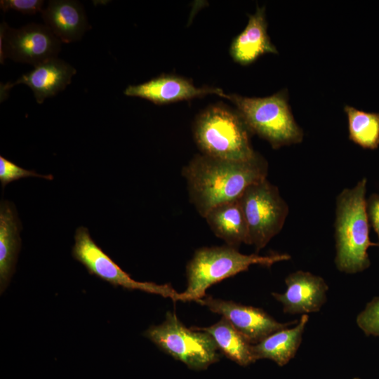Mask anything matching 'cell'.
Segmentation results:
<instances>
[{"instance_id":"obj_1","label":"cell","mask_w":379,"mask_h":379,"mask_svg":"<svg viewBox=\"0 0 379 379\" xmlns=\"http://www.w3.org/2000/svg\"><path fill=\"white\" fill-rule=\"evenodd\" d=\"M268 162L258 153L249 159L230 161L196 154L182 168L188 195L204 218L213 207L239 199L250 185L266 179Z\"/></svg>"},{"instance_id":"obj_2","label":"cell","mask_w":379,"mask_h":379,"mask_svg":"<svg viewBox=\"0 0 379 379\" xmlns=\"http://www.w3.org/2000/svg\"><path fill=\"white\" fill-rule=\"evenodd\" d=\"M367 179L345 188L335 201V240L336 268L347 274L368 269V248L378 246L369 238V219L366 199Z\"/></svg>"},{"instance_id":"obj_3","label":"cell","mask_w":379,"mask_h":379,"mask_svg":"<svg viewBox=\"0 0 379 379\" xmlns=\"http://www.w3.org/2000/svg\"><path fill=\"white\" fill-rule=\"evenodd\" d=\"M194 140L202 154L230 161H244L255 152L253 135L236 109L217 102L210 105L195 118Z\"/></svg>"},{"instance_id":"obj_4","label":"cell","mask_w":379,"mask_h":379,"mask_svg":"<svg viewBox=\"0 0 379 379\" xmlns=\"http://www.w3.org/2000/svg\"><path fill=\"white\" fill-rule=\"evenodd\" d=\"M291 258L288 253L246 255L228 245L199 248L187 265V288L180 293L179 300L196 302L206 295L211 286L248 270L252 265L269 267Z\"/></svg>"},{"instance_id":"obj_5","label":"cell","mask_w":379,"mask_h":379,"mask_svg":"<svg viewBox=\"0 0 379 379\" xmlns=\"http://www.w3.org/2000/svg\"><path fill=\"white\" fill-rule=\"evenodd\" d=\"M221 97L234 104L251 133L267 141L273 149L302 141L304 133L291 112L286 88L263 98L225 93Z\"/></svg>"},{"instance_id":"obj_6","label":"cell","mask_w":379,"mask_h":379,"mask_svg":"<svg viewBox=\"0 0 379 379\" xmlns=\"http://www.w3.org/2000/svg\"><path fill=\"white\" fill-rule=\"evenodd\" d=\"M144 335L162 352L192 370L206 369L220 359L212 336L206 331L187 328L174 312L168 311L165 320L150 326Z\"/></svg>"},{"instance_id":"obj_7","label":"cell","mask_w":379,"mask_h":379,"mask_svg":"<svg viewBox=\"0 0 379 379\" xmlns=\"http://www.w3.org/2000/svg\"><path fill=\"white\" fill-rule=\"evenodd\" d=\"M248 232V244L258 252L282 230L288 206L267 178L248 187L239 198Z\"/></svg>"},{"instance_id":"obj_8","label":"cell","mask_w":379,"mask_h":379,"mask_svg":"<svg viewBox=\"0 0 379 379\" xmlns=\"http://www.w3.org/2000/svg\"><path fill=\"white\" fill-rule=\"evenodd\" d=\"M74 241L72 256L81 262L91 274L114 286L160 295L164 298H170L174 302L179 300L180 293L170 284L160 285L153 282L138 281L132 279L95 244L87 228L82 226L78 227Z\"/></svg>"},{"instance_id":"obj_9","label":"cell","mask_w":379,"mask_h":379,"mask_svg":"<svg viewBox=\"0 0 379 379\" xmlns=\"http://www.w3.org/2000/svg\"><path fill=\"white\" fill-rule=\"evenodd\" d=\"M0 55L6 58L34 67L57 58L61 41L45 25L31 23L19 29L1 25Z\"/></svg>"},{"instance_id":"obj_10","label":"cell","mask_w":379,"mask_h":379,"mask_svg":"<svg viewBox=\"0 0 379 379\" xmlns=\"http://www.w3.org/2000/svg\"><path fill=\"white\" fill-rule=\"evenodd\" d=\"M196 302L206 306L211 312L221 314L252 345L298 322L280 323L262 309L214 298L210 295H206Z\"/></svg>"},{"instance_id":"obj_11","label":"cell","mask_w":379,"mask_h":379,"mask_svg":"<svg viewBox=\"0 0 379 379\" xmlns=\"http://www.w3.org/2000/svg\"><path fill=\"white\" fill-rule=\"evenodd\" d=\"M223 93L219 88L197 87L192 80L171 74H162L144 83L129 85L124 91L127 96L140 98L158 105L190 100L210 94L221 97Z\"/></svg>"},{"instance_id":"obj_12","label":"cell","mask_w":379,"mask_h":379,"mask_svg":"<svg viewBox=\"0 0 379 379\" xmlns=\"http://www.w3.org/2000/svg\"><path fill=\"white\" fill-rule=\"evenodd\" d=\"M286 289L272 296L283 305L284 313L307 314L319 312L326 303L328 286L320 276L298 270L285 279Z\"/></svg>"},{"instance_id":"obj_13","label":"cell","mask_w":379,"mask_h":379,"mask_svg":"<svg viewBox=\"0 0 379 379\" xmlns=\"http://www.w3.org/2000/svg\"><path fill=\"white\" fill-rule=\"evenodd\" d=\"M76 73V69L65 60L58 58L50 59L34 66V69L22 74L16 81L1 86V100L9 89L24 84L31 88L37 103L41 104L45 99L64 90Z\"/></svg>"},{"instance_id":"obj_14","label":"cell","mask_w":379,"mask_h":379,"mask_svg":"<svg viewBox=\"0 0 379 379\" xmlns=\"http://www.w3.org/2000/svg\"><path fill=\"white\" fill-rule=\"evenodd\" d=\"M267 53L279 52L267 34L265 7L258 6L255 12L248 15L245 28L232 39L230 54L235 62L246 66Z\"/></svg>"},{"instance_id":"obj_15","label":"cell","mask_w":379,"mask_h":379,"mask_svg":"<svg viewBox=\"0 0 379 379\" xmlns=\"http://www.w3.org/2000/svg\"><path fill=\"white\" fill-rule=\"evenodd\" d=\"M41 17L45 25L64 43L79 41L89 27L84 7L77 1H49Z\"/></svg>"},{"instance_id":"obj_16","label":"cell","mask_w":379,"mask_h":379,"mask_svg":"<svg viewBox=\"0 0 379 379\" xmlns=\"http://www.w3.org/2000/svg\"><path fill=\"white\" fill-rule=\"evenodd\" d=\"M204 218L226 245L238 248L243 243L248 244L247 223L239 199L217 205Z\"/></svg>"},{"instance_id":"obj_17","label":"cell","mask_w":379,"mask_h":379,"mask_svg":"<svg viewBox=\"0 0 379 379\" xmlns=\"http://www.w3.org/2000/svg\"><path fill=\"white\" fill-rule=\"evenodd\" d=\"M308 314H302L296 324L291 328L279 330L260 343L253 345L252 349L255 360L267 359L282 366L292 359L302 339Z\"/></svg>"},{"instance_id":"obj_18","label":"cell","mask_w":379,"mask_h":379,"mask_svg":"<svg viewBox=\"0 0 379 379\" xmlns=\"http://www.w3.org/2000/svg\"><path fill=\"white\" fill-rule=\"evenodd\" d=\"M20 222L13 206L7 201L0 207V286L2 293L13 272L20 246Z\"/></svg>"},{"instance_id":"obj_19","label":"cell","mask_w":379,"mask_h":379,"mask_svg":"<svg viewBox=\"0 0 379 379\" xmlns=\"http://www.w3.org/2000/svg\"><path fill=\"white\" fill-rule=\"evenodd\" d=\"M193 328L209 333L218 350L237 364L246 366L256 361L253 345L224 317L208 327Z\"/></svg>"},{"instance_id":"obj_20","label":"cell","mask_w":379,"mask_h":379,"mask_svg":"<svg viewBox=\"0 0 379 379\" xmlns=\"http://www.w3.org/2000/svg\"><path fill=\"white\" fill-rule=\"evenodd\" d=\"M344 111L348 122L349 139L362 148L375 149L379 146V113L368 112L350 105Z\"/></svg>"},{"instance_id":"obj_21","label":"cell","mask_w":379,"mask_h":379,"mask_svg":"<svg viewBox=\"0 0 379 379\" xmlns=\"http://www.w3.org/2000/svg\"><path fill=\"white\" fill-rule=\"evenodd\" d=\"M358 327L366 335L379 337V297H374L356 319Z\"/></svg>"},{"instance_id":"obj_22","label":"cell","mask_w":379,"mask_h":379,"mask_svg":"<svg viewBox=\"0 0 379 379\" xmlns=\"http://www.w3.org/2000/svg\"><path fill=\"white\" fill-rule=\"evenodd\" d=\"M26 177H39L47 180L53 179V176L51 175L38 174L34 171L22 168L4 157H0V181L2 187L12 181Z\"/></svg>"},{"instance_id":"obj_23","label":"cell","mask_w":379,"mask_h":379,"mask_svg":"<svg viewBox=\"0 0 379 379\" xmlns=\"http://www.w3.org/2000/svg\"><path fill=\"white\" fill-rule=\"evenodd\" d=\"M43 0H1L0 7L4 12L13 10L24 15H34L43 11Z\"/></svg>"},{"instance_id":"obj_24","label":"cell","mask_w":379,"mask_h":379,"mask_svg":"<svg viewBox=\"0 0 379 379\" xmlns=\"http://www.w3.org/2000/svg\"><path fill=\"white\" fill-rule=\"evenodd\" d=\"M367 212L369 222L377 233L379 240V194H373L367 199Z\"/></svg>"},{"instance_id":"obj_25","label":"cell","mask_w":379,"mask_h":379,"mask_svg":"<svg viewBox=\"0 0 379 379\" xmlns=\"http://www.w3.org/2000/svg\"><path fill=\"white\" fill-rule=\"evenodd\" d=\"M354 379H360V378H354Z\"/></svg>"}]
</instances>
